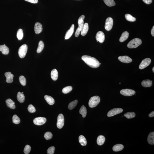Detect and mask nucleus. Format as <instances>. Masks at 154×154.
<instances>
[{
  "label": "nucleus",
  "instance_id": "nucleus-1",
  "mask_svg": "<svg viewBox=\"0 0 154 154\" xmlns=\"http://www.w3.org/2000/svg\"><path fill=\"white\" fill-rule=\"evenodd\" d=\"M82 60L91 68H98L100 66V63L94 57L85 55L82 56Z\"/></svg>",
  "mask_w": 154,
  "mask_h": 154
},
{
  "label": "nucleus",
  "instance_id": "nucleus-2",
  "mask_svg": "<svg viewBox=\"0 0 154 154\" xmlns=\"http://www.w3.org/2000/svg\"><path fill=\"white\" fill-rule=\"evenodd\" d=\"M85 18L84 15H82L79 18L78 20V24L79 26L76 31L75 36L76 37H78L79 36L80 32L82 30L84 25V19Z\"/></svg>",
  "mask_w": 154,
  "mask_h": 154
},
{
  "label": "nucleus",
  "instance_id": "nucleus-3",
  "mask_svg": "<svg viewBox=\"0 0 154 154\" xmlns=\"http://www.w3.org/2000/svg\"><path fill=\"white\" fill-rule=\"evenodd\" d=\"M142 43L141 39L136 38L133 39L128 43L127 47L129 48H135L140 45Z\"/></svg>",
  "mask_w": 154,
  "mask_h": 154
},
{
  "label": "nucleus",
  "instance_id": "nucleus-4",
  "mask_svg": "<svg viewBox=\"0 0 154 154\" xmlns=\"http://www.w3.org/2000/svg\"><path fill=\"white\" fill-rule=\"evenodd\" d=\"M100 98L98 96H95L91 98L89 102L90 107L94 108L95 107L100 103Z\"/></svg>",
  "mask_w": 154,
  "mask_h": 154
},
{
  "label": "nucleus",
  "instance_id": "nucleus-5",
  "mask_svg": "<svg viewBox=\"0 0 154 154\" xmlns=\"http://www.w3.org/2000/svg\"><path fill=\"white\" fill-rule=\"evenodd\" d=\"M28 47L27 45L23 44L19 47L18 54L21 58H23L26 56L27 52Z\"/></svg>",
  "mask_w": 154,
  "mask_h": 154
},
{
  "label": "nucleus",
  "instance_id": "nucleus-6",
  "mask_svg": "<svg viewBox=\"0 0 154 154\" xmlns=\"http://www.w3.org/2000/svg\"><path fill=\"white\" fill-rule=\"evenodd\" d=\"M120 93L123 95L125 96H131L135 94L136 92L133 90L125 89L122 90Z\"/></svg>",
  "mask_w": 154,
  "mask_h": 154
},
{
  "label": "nucleus",
  "instance_id": "nucleus-7",
  "mask_svg": "<svg viewBox=\"0 0 154 154\" xmlns=\"http://www.w3.org/2000/svg\"><path fill=\"white\" fill-rule=\"evenodd\" d=\"M122 109L121 108H114L110 110L107 113L108 117H110L122 113Z\"/></svg>",
  "mask_w": 154,
  "mask_h": 154
},
{
  "label": "nucleus",
  "instance_id": "nucleus-8",
  "mask_svg": "<svg viewBox=\"0 0 154 154\" xmlns=\"http://www.w3.org/2000/svg\"><path fill=\"white\" fill-rule=\"evenodd\" d=\"M64 118L62 114H60L57 117V128L61 129L63 128L64 125Z\"/></svg>",
  "mask_w": 154,
  "mask_h": 154
},
{
  "label": "nucleus",
  "instance_id": "nucleus-9",
  "mask_svg": "<svg viewBox=\"0 0 154 154\" xmlns=\"http://www.w3.org/2000/svg\"><path fill=\"white\" fill-rule=\"evenodd\" d=\"M113 19L111 17H109L106 19L105 23V28L106 30L109 31L113 27Z\"/></svg>",
  "mask_w": 154,
  "mask_h": 154
},
{
  "label": "nucleus",
  "instance_id": "nucleus-10",
  "mask_svg": "<svg viewBox=\"0 0 154 154\" xmlns=\"http://www.w3.org/2000/svg\"><path fill=\"white\" fill-rule=\"evenodd\" d=\"M47 119L45 117H39L36 118L33 120V123L36 125L41 126L45 124Z\"/></svg>",
  "mask_w": 154,
  "mask_h": 154
},
{
  "label": "nucleus",
  "instance_id": "nucleus-11",
  "mask_svg": "<svg viewBox=\"0 0 154 154\" xmlns=\"http://www.w3.org/2000/svg\"><path fill=\"white\" fill-rule=\"evenodd\" d=\"M151 60L150 59L146 58L142 60L139 66L140 69H144L149 66L151 63Z\"/></svg>",
  "mask_w": 154,
  "mask_h": 154
},
{
  "label": "nucleus",
  "instance_id": "nucleus-12",
  "mask_svg": "<svg viewBox=\"0 0 154 154\" xmlns=\"http://www.w3.org/2000/svg\"><path fill=\"white\" fill-rule=\"evenodd\" d=\"M105 38L104 34L103 32L99 31L96 33V38L97 42L99 41L100 43H103L104 41Z\"/></svg>",
  "mask_w": 154,
  "mask_h": 154
},
{
  "label": "nucleus",
  "instance_id": "nucleus-13",
  "mask_svg": "<svg viewBox=\"0 0 154 154\" xmlns=\"http://www.w3.org/2000/svg\"><path fill=\"white\" fill-rule=\"evenodd\" d=\"M118 59L121 62L124 63H129L132 61V59L127 56H120L118 57Z\"/></svg>",
  "mask_w": 154,
  "mask_h": 154
},
{
  "label": "nucleus",
  "instance_id": "nucleus-14",
  "mask_svg": "<svg viewBox=\"0 0 154 154\" xmlns=\"http://www.w3.org/2000/svg\"><path fill=\"white\" fill-rule=\"evenodd\" d=\"M43 30L42 26L39 22H36L35 24L34 30L36 34H38L41 32Z\"/></svg>",
  "mask_w": 154,
  "mask_h": 154
},
{
  "label": "nucleus",
  "instance_id": "nucleus-15",
  "mask_svg": "<svg viewBox=\"0 0 154 154\" xmlns=\"http://www.w3.org/2000/svg\"><path fill=\"white\" fill-rule=\"evenodd\" d=\"M74 25L72 24L69 30L67 31L65 36V40H68L70 37L74 32Z\"/></svg>",
  "mask_w": 154,
  "mask_h": 154
},
{
  "label": "nucleus",
  "instance_id": "nucleus-16",
  "mask_svg": "<svg viewBox=\"0 0 154 154\" xmlns=\"http://www.w3.org/2000/svg\"><path fill=\"white\" fill-rule=\"evenodd\" d=\"M6 77V82L8 83H11L13 82L14 76L10 72H7L5 73Z\"/></svg>",
  "mask_w": 154,
  "mask_h": 154
},
{
  "label": "nucleus",
  "instance_id": "nucleus-17",
  "mask_svg": "<svg viewBox=\"0 0 154 154\" xmlns=\"http://www.w3.org/2000/svg\"><path fill=\"white\" fill-rule=\"evenodd\" d=\"M5 102L8 108L13 109L15 108V103L11 99H7Z\"/></svg>",
  "mask_w": 154,
  "mask_h": 154
},
{
  "label": "nucleus",
  "instance_id": "nucleus-18",
  "mask_svg": "<svg viewBox=\"0 0 154 154\" xmlns=\"http://www.w3.org/2000/svg\"><path fill=\"white\" fill-rule=\"evenodd\" d=\"M89 29V25L88 23H85L81 32V35L82 36H85L87 33Z\"/></svg>",
  "mask_w": 154,
  "mask_h": 154
},
{
  "label": "nucleus",
  "instance_id": "nucleus-19",
  "mask_svg": "<svg viewBox=\"0 0 154 154\" xmlns=\"http://www.w3.org/2000/svg\"><path fill=\"white\" fill-rule=\"evenodd\" d=\"M0 51H2L3 54L7 55L9 53V49L6 46L3 45H0Z\"/></svg>",
  "mask_w": 154,
  "mask_h": 154
},
{
  "label": "nucleus",
  "instance_id": "nucleus-20",
  "mask_svg": "<svg viewBox=\"0 0 154 154\" xmlns=\"http://www.w3.org/2000/svg\"><path fill=\"white\" fill-rule=\"evenodd\" d=\"M152 81L149 79L145 80L142 81L141 84L144 87H150L152 85Z\"/></svg>",
  "mask_w": 154,
  "mask_h": 154
},
{
  "label": "nucleus",
  "instance_id": "nucleus-21",
  "mask_svg": "<svg viewBox=\"0 0 154 154\" xmlns=\"http://www.w3.org/2000/svg\"><path fill=\"white\" fill-rule=\"evenodd\" d=\"M148 143L151 145L154 144V132H151L149 134L148 138Z\"/></svg>",
  "mask_w": 154,
  "mask_h": 154
},
{
  "label": "nucleus",
  "instance_id": "nucleus-22",
  "mask_svg": "<svg viewBox=\"0 0 154 154\" xmlns=\"http://www.w3.org/2000/svg\"><path fill=\"white\" fill-rule=\"evenodd\" d=\"M58 71L56 69H53L51 72V77L53 80L56 81L58 79Z\"/></svg>",
  "mask_w": 154,
  "mask_h": 154
},
{
  "label": "nucleus",
  "instance_id": "nucleus-23",
  "mask_svg": "<svg viewBox=\"0 0 154 154\" xmlns=\"http://www.w3.org/2000/svg\"><path fill=\"white\" fill-rule=\"evenodd\" d=\"M129 36L128 32L126 31L124 32L122 34L119 39V41L121 42H124L128 39Z\"/></svg>",
  "mask_w": 154,
  "mask_h": 154
},
{
  "label": "nucleus",
  "instance_id": "nucleus-24",
  "mask_svg": "<svg viewBox=\"0 0 154 154\" xmlns=\"http://www.w3.org/2000/svg\"><path fill=\"white\" fill-rule=\"evenodd\" d=\"M44 98L47 103L50 105H53L54 103V99L51 96L45 95L44 96Z\"/></svg>",
  "mask_w": 154,
  "mask_h": 154
},
{
  "label": "nucleus",
  "instance_id": "nucleus-25",
  "mask_svg": "<svg viewBox=\"0 0 154 154\" xmlns=\"http://www.w3.org/2000/svg\"><path fill=\"white\" fill-rule=\"evenodd\" d=\"M124 148V146L123 145L118 144L114 145L113 147V149L114 152H117L122 150Z\"/></svg>",
  "mask_w": 154,
  "mask_h": 154
},
{
  "label": "nucleus",
  "instance_id": "nucleus-26",
  "mask_svg": "<svg viewBox=\"0 0 154 154\" xmlns=\"http://www.w3.org/2000/svg\"><path fill=\"white\" fill-rule=\"evenodd\" d=\"M105 138L103 135H100L98 137L97 139V143L98 145H103L104 144Z\"/></svg>",
  "mask_w": 154,
  "mask_h": 154
},
{
  "label": "nucleus",
  "instance_id": "nucleus-27",
  "mask_svg": "<svg viewBox=\"0 0 154 154\" xmlns=\"http://www.w3.org/2000/svg\"><path fill=\"white\" fill-rule=\"evenodd\" d=\"M25 98V96L23 93L20 92H18L17 95L18 101L20 103H23L24 101Z\"/></svg>",
  "mask_w": 154,
  "mask_h": 154
},
{
  "label": "nucleus",
  "instance_id": "nucleus-28",
  "mask_svg": "<svg viewBox=\"0 0 154 154\" xmlns=\"http://www.w3.org/2000/svg\"><path fill=\"white\" fill-rule=\"evenodd\" d=\"M79 141L82 146H85L87 145V141L86 138L84 136L81 135L79 137Z\"/></svg>",
  "mask_w": 154,
  "mask_h": 154
},
{
  "label": "nucleus",
  "instance_id": "nucleus-29",
  "mask_svg": "<svg viewBox=\"0 0 154 154\" xmlns=\"http://www.w3.org/2000/svg\"><path fill=\"white\" fill-rule=\"evenodd\" d=\"M79 113L82 115L83 118L86 117L87 114V110L86 108L84 106L82 105L81 107L79 110Z\"/></svg>",
  "mask_w": 154,
  "mask_h": 154
},
{
  "label": "nucleus",
  "instance_id": "nucleus-30",
  "mask_svg": "<svg viewBox=\"0 0 154 154\" xmlns=\"http://www.w3.org/2000/svg\"><path fill=\"white\" fill-rule=\"evenodd\" d=\"M44 43L42 41H41L39 43L38 46L37 50V52L38 53L41 52L44 48Z\"/></svg>",
  "mask_w": 154,
  "mask_h": 154
},
{
  "label": "nucleus",
  "instance_id": "nucleus-31",
  "mask_svg": "<svg viewBox=\"0 0 154 154\" xmlns=\"http://www.w3.org/2000/svg\"><path fill=\"white\" fill-rule=\"evenodd\" d=\"M104 1L106 5L109 6H114L116 5L114 0H104Z\"/></svg>",
  "mask_w": 154,
  "mask_h": 154
},
{
  "label": "nucleus",
  "instance_id": "nucleus-32",
  "mask_svg": "<svg viewBox=\"0 0 154 154\" xmlns=\"http://www.w3.org/2000/svg\"><path fill=\"white\" fill-rule=\"evenodd\" d=\"M78 103V100H76L73 101L69 103L68 106V108L71 110L75 108Z\"/></svg>",
  "mask_w": 154,
  "mask_h": 154
},
{
  "label": "nucleus",
  "instance_id": "nucleus-33",
  "mask_svg": "<svg viewBox=\"0 0 154 154\" xmlns=\"http://www.w3.org/2000/svg\"><path fill=\"white\" fill-rule=\"evenodd\" d=\"M125 17L127 20L130 22H135L136 19L135 18L133 17L132 15L129 14H126L125 15Z\"/></svg>",
  "mask_w": 154,
  "mask_h": 154
},
{
  "label": "nucleus",
  "instance_id": "nucleus-34",
  "mask_svg": "<svg viewBox=\"0 0 154 154\" xmlns=\"http://www.w3.org/2000/svg\"><path fill=\"white\" fill-rule=\"evenodd\" d=\"M23 31L22 29H19L18 30L17 37L18 40H22L23 37Z\"/></svg>",
  "mask_w": 154,
  "mask_h": 154
},
{
  "label": "nucleus",
  "instance_id": "nucleus-35",
  "mask_svg": "<svg viewBox=\"0 0 154 154\" xmlns=\"http://www.w3.org/2000/svg\"><path fill=\"white\" fill-rule=\"evenodd\" d=\"M136 116L135 113L133 112H128L124 114V117L128 119H131L135 117Z\"/></svg>",
  "mask_w": 154,
  "mask_h": 154
},
{
  "label": "nucleus",
  "instance_id": "nucleus-36",
  "mask_svg": "<svg viewBox=\"0 0 154 154\" xmlns=\"http://www.w3.org/2000/svg\"><path fill=\"white\" fill-rule=\"evenodd\" d=\"M12 121L14 124H18L20 122V119L16 115H14L12 117Z\"/></svg>",
  "mask_w": 154,
  "mask_h": 154
},
{
  "label": "nucleus",
  "instance_id": "nucleus-37",
  "mask_svg": "<svg viewBox=\"0 0 154 154\" xmlns=\"http://www.w3.org/2000/svg\"><path fill=\"white\" fill-rule=\"evenodd\" d=\"M72 86H68L64 88L62 90V92L64 94H67L69 93L72 90Z\"/></svg>",
  "mask_w": 154,
  "mask_h": 154
},
{
  "label": "nucleus",
  "instance_id": "nucleus-38",
  "mask_svg": "<svg viewBox=\"0 0 154 154\" xmlns=\"http://www.w3.org/2000/svg\"><path fill=\"white\" fill-rule=\"evenodd\" d=\"M19 80L21 84L23 86H25L26 85V78L23 76H21L19 77Z\"/></svg>",
  "mask_w": 154,
  "mask_h": 154
},
{
  "label": "nucleus",
  "instance_id": "nucleus-39",
  "mask_svg": "<svg viewBox=\"0 0 154 154\" xmlns=\"http://www.w3.org/2000/svg\"><path fill=\"white\" fill-rule=\"evenodd\" d=\"M52 133L50 132H49V131L46 132L44 135L45 138L47 140L51 139L52 138Z\"/></svg>",
  "mask_w": 154,
  "mask_h": 154
},
{
  "label": "nucleus",
  "instance_id": "nucleus-40",
  "mask_svg": "<svg viewBox=\"0 0 154 154\" xmlns=\"http://www.w3.org/2000/svg\"><path fill=\"white\" fill-rule=\"evenodd\" d=\"M28 110L29 112L31 113H34L36 111L35 107L32 104L29 105L28 107Z\"/></svg>",
  "mask_w": 154,
  "mask_h": 154
},
{
  "label": "nucleus",
  "instance_id": "nucleus-41",
  "mask_svg": "<svg viewBox=\"0 0 154 154\" xmlns=\"http://www.w3.org/2000/svg\"><path fill=\"white\" fill-rule=\"evenodd\" d=\"M31 150V147L30 145H26L24 149V152L25 154H28L30 153Z\"/></svg>",
  "mask_w": 154,
  "mask_h": 154
},
{
  "label": "nucleus",
  "instance_id": "nucleus-42",
  "mask_svg": "<svg viewBox=\"0 0 154 154\" xmlns=\"http://www.w3.org/2000/svg\"><path fill=\"white\" fill-rule=\"evenodd\" d=\"M55 148L54 146L50 147L47 149V152L48 154H54Z\"/></svg>",
  "mask_w": 154,
  "mask_h": 154
},
{
  "label": "nucleus",
  "instance_id": "nucleus-43",
  "mask_svg": "<svg viewBox=\"0 0 154 154\" xmlns=\"http://www.w3.org/2000/svg\"><path fill=\"white\" fill-rule=\"evenodd\" d=\"M25 0L33 4H36L38 2V0Z\"/></svg>",
  "mask_w": 154,
  "mask_h": 154
},
{
  "label": "nucleus",
  "instance_id": "nucleus-44",
  "mask_svg": "<svg viewBox=\"0 0 154 154\" xmlns=\"http://www.w3.org/2000/svg\"><path fill=\"white\" fill-rule=\"evenodd\" d=\"M142 1L145 3V4L149 5L152 2V0H142Z\"/></svg>",
  "mask_w": 154,
  "mask_h": 154
},
{
  "label": "nucleus",
  "instance_id": "nucleus-45",
  "mask_svg": "<svg viewBox=\"0 0 154 154\" xmlns=\"http://www.w3.org/2000/svg\"><path fill=\"white\" fill-rule=\"evenodd\" d=\"M154 116V111H153L149 115V117H152Z\"/></svg>",
  "mask_w": 154,
  "mask_h": 154
},
{
  "label": "nucleus",
  "instance_id": "nucleus-46",
  "mask_svg": "<svg viewBox=\"0 0 154 154\" xmlns=\"http://www.w3.org/2000/svg\"><path fill=\"white\" fill-rule=\"evenodd\" d=\"M151 33L152 36L153 37L154 36V26L153 27L152 30L151 31Z\"/></svg>",
  "mask_w": 154,
  "mask_h": 154
},
{
  "label": "nucleus",
  "instance_id": "nucleus-47",
  "mask_svg": "<svg viewBox=\"0 0 154 154\" xmlns=\"http://www.w3.org/2000/svg\"><path fill=\"white\" fill-rule=\"evenodd\" d=\"M154 67L153 68H152L153 72H154Z\"/></svg>",
  "mask_w": 154,
  "mask_h": 154
},
{
  "label": "nucleus",
  "instance_id": "nucleus-48",
  "mask_svg": "<svg viewBox=\"0 0 154 154\" xmlns=\"http://www.w3.org/2000/svg\"><path fill=\"white\" fill-rule=\"evenodd\" d=\"M22 93H23V92H22Z\"/></svg>",
  "mask_w": 154,
  "mask_h": 154
}]
</instances>
